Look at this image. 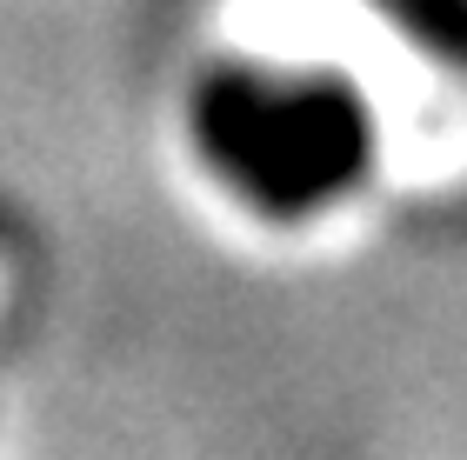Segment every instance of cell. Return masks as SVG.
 Returning <instances> with one entry per match:
<instances>
[{"label": "cell", "mask_w": 467, "mask_h": 460, "mask_svg": "<svg viewBox=\"0 0 467 460\" xmlns=\"http://www.w3.org/2000/svg\"><path fill=\"white\" fill-rule=\"evenodd\" d=\"M201 160L261 214H314L374 160V107L334 67L214 60L187 100Z\"/></svg>", "instance_id": "cell-1"}]
</instances>
